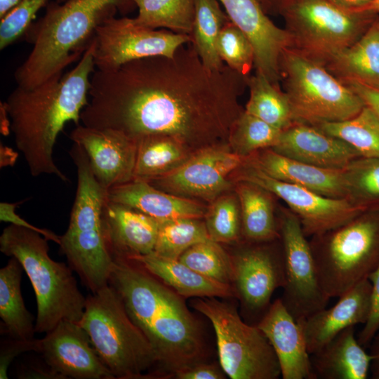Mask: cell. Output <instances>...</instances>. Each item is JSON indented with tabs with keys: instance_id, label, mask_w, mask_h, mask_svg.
Returning a JSON list of instances; mask_svg holds the SVG:
<instances>
[{
	"instance_id": "27",
	"label": "cell",
	"mask_w": 379,
	"mask_h": 379,
	"mask_svg": "<svg viewBox=\"0 0 379 379\" xmlns=\"http://www.w3.org/2000/svg\"><path fill=\"white\" fill-rule=\"evenodd\" d=\"M133 260L159 279L182 297L229 298L235 295L231 284H222L195 272L178 259L154 252L126 258Z\"/></svg>"
},
{
	"instance_id": "39",
	"label": "cell",
	"mask_w": 379,
	"mask_h": 379,
	"mask_svg": "<svg viewBox=\"0 0 379 379\" xmlns=\"http://www.w3.org/2000/svg\"><path fill=\"white\" fill-rule=\"evenodd\" d=\"M211 240L218 243L237 241L241 230V211L237 194L226 192L210 203L204 215Z\"/></svg>"
},
{
	"instance_id": "9",
	"label": "cell",
	"mask_w": 379,
	"mask_h": 379,
	"mask_svg": "<svg viewBox=\"0 0 379 379\" xmlns=\"http://www.w3.org/2000/svg\"><path fill=\"white\" fill-rule=\"evenodd\" d=\"M280 73L295 123L315 126L343 121L365 106L361 98L324 65L293 48L283 51Z\"/></svg>"
},
{
	"instance_id": "35",
	"label": "cell",
	"mask_w": 379,
	"mask_h": 379,
	"mask_svg": "<svg viewBox=\"0 0 379 379\" xmlns=\"http://www.w3.org/2000/svg\"><path fill=\"white\" fill-rule=\"evenodd\" d=\"M315 127L344 140L361 157L379 158V117L366 105L348 120L322 123Z\"/></svg>"
},
{
	"instance_id": "21",
	"label": "cell",
	"mask_w": 379,
	"mask_h": 379,
	"mask_svg": "<svg viewBox=\"0 0 379 379\" xmlns=\"http://www.w3.org/2000/svg\"><path fill=\"white\" fill-rule=\"evenodd\" d=\"M271 149L288 158L330 169L345 168L361 157L344 140L301 123L282 131Z\"/></svg>"
},
{
	"instance_id": "33",
	"label": "cell",
	"mask_w": 379,
	"mask_h": 379,
	"mask_svg": "<svg viewBox=\"0 0 379 379\" xmlns=\"http://www.w3.org/2000/svg\"><path fill=\"white\" fill-rule=\"evenodd\" d=\"M246 82L250 93L246 112L281 131L296 124L288 96L279 86L258 72L247 77Z\"/></svg>"
},
{
	"instance_id": "11",
	"label": "cell",
	"mask_w": 379,
	"mask_h": 379,
	"mask_svg": "<svg viewBox=\"0 0 379 379\" xmlns=\"http://www.w3.org/2000/svg\"><path fill=\"white\" fill-rule=\"evenodd\" d=\"M193 307L215 331L219 361L232 379H276L281 370L269 340L258 327L244 321L232 305L215 297L197 298Z\"/></svg>"
},
{
	"instance_id": "38",
	"label": "cell",
	"mask_w": 379,
	"mask_h": 379,
	"mask_svg": "<svg viewBox=\"0 0 379 379\" xmlns=\"http://www.w3.org/2000/svg\"><path fill=\"white\" fill-rule=\"evenodd\" d=\"M178 260L201 275L215 281L234 283L232 258L220 243L211 239L196 244L186 250Z\"/></svg>"
},
{
	"instance_id": "47",
	"label": "cell",
	"mask_w": 379,
	"mask_h": 379,
	"mask_svg": "<svg viewBox=\"0 0 379 379\" xmlns=\"http://www.w3.org/2000/svg\"><path fill=\"white\" fill-rule=\"evenodd\" d=\"M178 379H222L223 374L217 367L201 362L174 373Z\"/></svg>"
},
{
	"instance_id": "34",
	"label": "cell",
	"mask_w": 379,
	"mask_h": 379,
	"mask_svg": "<svg viewBox=\"0 0 379 379\" xmlns=\"http://www.w3.org/2000/svg\"><path fill=\"white\" fill-rule=\"evenodd\" d=\"M138 8V24L151 29L164 28L191 36L195 17V0H131Z\"/></svg>"
},
{
	"instance_id": "20",
	"label": "cell",
	"mask_w": 379,
	"mask_h": 379,
	"mask_svg": "<svg viewBox=\"0 0 379 379\" xmlns=\"http://www.w3.org/2000/svg\"><path fill=\"white\" fill-rule=\"evenodd\" d=\"M257 326L276 354L283 379H317L302 326L281 298L270 305Z\"/></svg>"
},
{
	"instance_id": "30",
	"label": "cell",
	"mask_w": 379,
	"mask_h": 379,
	"mask_svg": "<svg viewBox=\"0 0 379 379\" xmlns=\"http://www.w3.org/2000/svg\"><path fill=\"white\" fill-rule=\"evenodd\" d=\"M241 218V230L251 242H267L280 238L271 194L251 182H234Z\"/></svg>"
},
{
	"instance_id": "16",
	"label": "cell",
	"mask_w": 379,
	"mask_h": 379,
	"mask_svg": "<svg viewBox=\"0 0 379 379\" xmlns=\"http://www.w3.org/2000/svg\"><path fill=\"white\" fill-rule=\"evenodd\" d=\"M37 353L63 379H115L78 323L60 321L39 339Z\"/></svg>"
},
{
	"instance_id": "17",
	"label": "cell",
	"mask_w": 379,
	"mask_h": 379,
	"mask_svg": "<svg viewBox=\"0 0 379 379\" xmlns=\"http://www.w3.org/2000/svg\"><path fill=\"white\" fill-rule=\"evenodd\" d=\"M84 148L93 173L107 190L132 180L138 141L123 132L77 125L69 135Z\"/></svg>"
},
{
	"instance_id": "14",
	"label": "cell",
	"mask_w": 379,
	"mask_h": 379,
	"mask_svg": "<svg viewBox=\"0 0 379 379\" xmlns=\"http://www.w3.org/2000/svg\"><path fill=\"white\" fill-rule=\"evenodd\" d=\"M95 41V65L106 70L143 58L172 57L192 37L142 26L134 18L112 17L97 27Z\"/></svg>"
},
{
	"instance_id": "22",
	"label": "cell",
	"mask_w": 379,
	"mask_h": 379,
	"mask_svg": "<svg viewBox=\"0 0 379 379\" xmlns=\"http://www.w3.org/2000/svg\"><path fill=\"white\" fill-rule=\"evenodd\" d=\"M371 283L365 279L338 298L331 307H325L298 322L310 355L346 328L365 324L371 313Z\"/></svg>"
},
{
	"instance_id": "48",
	"label": "cell",
	"mask_w": 379,
	"mask_h": 379,
	"mask_svg": "<svg viewBox=\"0 0 379 379\" xmlns=\"http://www.w3.org/2000/svg\"><path fill=\"white\" fill-rule=\"evenodd\" d=\"M18 378L24 379H63L45 361L43 364L29 365L24 368L18 374Z\"/></svg>"
},
{
	"instance_id": "52",
	"label": "cell",
	"mask_w": 379,
	"mask_h": 379,
	"mask_svg": "<svg viewBox=\"0 0 379 379\" xmlns=\"http://www.w3.org/2000/svg\"><path fill=\"white\" fill-rule=\"evenodd\" d=\"M350 11L354 13L371 15L379 13V0H372L364 6Z\"/></svg>"
},
{
	"instance_id": "2",
	"label": "cell",
	"mask_w": 379,
	"mask_h": 379,
	"mask_svg": "<svg viewBox=\"0 0 379 379\" xmlns=\"http://www.w3.org/2000/svg\"><path fill=\"white\" fill-rule=\"evenodd\" d=\"M95 46L94 39L69 72L31 88L18 86L3 104L15 145L34 177L51 175L69 181L54 161L53 149L67 122L79 125L88 102L91 77L95 70Z\"/></svg>"
},
{
	"instance_id": "15",
	"label": "cell",
	"mask_w": 379,
	"mask_h": 379,
	"mask_svg": "<svg viewBox=\"0 0 379 379\" xmlns=\"http://www.w3.org/2000/svg\"><path fill=\"white\" fill-rule=\"evenodd\" d=\"M246 159L227 143L216 145L194 152L173 171L146 181L168 193L211 203L234 187L231 175Z\"/></svg>"
},
{
	"instance_id": "49",
	"label": "cell",
	"mask_w": 379,
	"mask_h": 379,
	"mask_svg": "<svg viewBox=\"0 0 379 379\" xmlns=\"http://www.w3.org/2000/svg\"><path fill=\"white\" fill-rule=\"evenodd\" d=\"M370 347V354L372 356L370 371L373 378L379 379V332L373 339Z\"/></svg>"
},
{
	"instance_id": "45",
	"label": "cell",
	"mask_w": 379,
	"mask_h": 379,
	"mask_svg": "<svg viewBox=\"0 0 379 379\" xmlns=\"http://www.w3.org/2000/svg\"><path fill=\"white\" fill-rule=\"evenodd\" d=\"M22 202H18L15 204H10L6 202H1L0 204V220L1 221L11 222L18 226L29 228L40 233L42 236L46 237L49 241H53L57 244H60V236L56 234L53 232L47 230L35 227L25 219L20 218L15 213V208L19 204Z\"/></svg>"
},
{
	"instance_id": "12",
	"label": "cell",
	"mask_w": 379,
	"mask_h": 379,
	"mask_svg": "<svg viewBox=\"0 0 379 379\" xmlns=\"http://www.w3.org/2000/svg\"><path fill=\"white\" fill-rule=\"evenodd\" d=\"M234 182L253 183L276 195L299 218L306 237L317 236L338 228L369 211L347 199L323 196L305 187L276 179L246 161L231 175Z\"/></svg>"
},
{
	"instance_id": "29",
	"label": "cell",
	"mask_w": 379,
	"mask_h": 379,
	"mask_svg": "<svg viewBox=\"0 0 379 379\" xmlns=\"http://www.w3.org/2000/svg\"><path fill=\"white\" fill-rule=\"evenodd\" d=\"M22 267L10 257L0 270L1 333L7 337L29 340L34 339V317L27 310L21 293Z\"/></svg>"
},
{
	"instance_id": "24",
	"label": "cell",
	"mask_w": 379,
	"mask_h": 379,
	"mask_svg": "<svg viewBox=\"0 0 379 379\" xmlns=\"http://www.w3.org/2000/svg\"><path fill=\"white\" fill-rule=\"evenodd\" d=\"M102 224L106 245L112 258L154 252L159 225L157 220L107 199Z\"/></svg>"
},
{
	"instance_id": "43",
	"label": "cell",
	"mask_w": 379,
	"mask_h": 379,
	"mask_svg": "<svg viewBox=\"0 0 379 379\" xmlns=\"http://www.w3.org/2000/svg\"><path fill=\"white\" fill-rule=\"evenodd\" d=\"M38 350L39 339L25 340L6 336L1 340L0 343V379L8 378V368L18 355L31 351L37 352Z\"/></svg>"
},
{
	"instance_id": "28",
	"label": "cell",
	"mask_w": 379,
	"mask_h": 379,
	"mask_svg": "<svg viewBox=\"0 0 379 379\" xmlns=\"http://www.w3.org/2000/svg\"><path fill=\"white\" fill-rule=\"evenodd\" d=\"M324 66L340 80L353 79L379 87V20Z\"/></svg>"
},
{
	"instance_id": "8",
	"label": "cell",
	"mask_w": 379,
	"mask_h": 379,
	"mask_svg": "<svg viewBox=\"0 0 379 379\" xmlns=\"http://www.w3.org/2000/svg\"><path fill=\"white\" fill-rule=\"evenodd\" d=\"M313 237L310 245L317 277L328 298H339L368 279L379 265V209Z\"/></svg>"
},
{
	"instance_id": "19",
	"label": "cell",
	"mask_w": 379,
	"mask_h": 379,
	"mask_svg": "<svg viewBox=\"0 0 379 379\" xmlns=\"http://www.w3.org/2000/svg\"><path fill=\"white\" fill-rule=\"evenodd\" d=\"M234 283L244 307L265 315L274 291L285 283L283 246L280 251L262 246H248L233 258Z\"/></svg>"
},
{
	"instance_id": "36",
	"label": "cell",
	"mask_w": 379,
	"mask_h": 379,
	"mask_svg": "<svg viewBox=\"0 0 379 379\" xmlns=\"http://www.w3.org/2000/svg\"><path fill=\"white\" fill-rule=\"evenodd\" d=\"M158 237L154 252L178 259L193 245L210 239L204 221L180 218L159 221Z\"/></svg>"
},
{
	"instance_id": "54",
	"label": "cell",
	"mask_w": 379,
	"mask_h": 379,
	"mask_svg": "<svg viewBox=\"0 0 379 379\" xmlns=\"http://www.w3.org/2000/svg\"><path fill=\"white\" fill-rule=\"evenodd\" d=\"M20 0H0V18L15 6Z\"/></svg>"
},
{
	"instance_id": "51",
	"label": "cell",
	"mask_w": 379,
	"mask_h": 379,
	"mask_svg": "<svg viewBox=\"0 0 379 379\" xmlns=\"http://www.w3.org/2000/svg\"><path fill=\"white\" fill-rule=\"evenodd\" d=\"M329 1L348 10H353L365 6L372 0H328Z\"/></svg>"
},
{
	"instance_id": "53",
	"label": "cell",
	"mask_w": 379,
	"mask_h": 379,
	"mask_svg": "<svg viewBox=\"0 0 379 379\" xmlns=\"http://www.w3.org/2000/svg\"><path fill=\"white\" fill-rule=\"evenodd\" d=\"M265 13L267 14L269 12L274 11H279L281 5L286 0H258Z\"/></svg>"
},
{
	"instance_id": "4",
	"label": "cell",
	"mask_w": 379,
	"mask_h": 379,
	"mask_svg": "<svg viewBox=\"0 0 379 379\" xmlns=\"http://www.w3.org/2000/svg\"><path fill=\"white\" fill-rule=\"evenodd\" d=\"M131 0H67L51 3L44 15L28 29L33 48L15 72L18 86L31 88L63 74L82 57L96 29L116 13L134 6Z\"/></svg>"
},
{
	"instance_id": "40",
	"label": "cell",
	"mask_w": 379,
	"mask_h": 379,
	"mask_svg": "<svg viewBox=\"0 0 379 379\" xmlns=\"http://www.w3.org/2000/svg\"><path fill=\"white\" fill-rule=\"evenodd\" d=\"M345 172L352 201L368 210L379 209V158L360 157Z\"/></svg>"
},
{
	"instance_id": "25",
	"label": "cell",
	"mask_w": 379,
	"mask_h": 379,
	"mask_svg": "<svg viewBox=\"0 0 379 379\" xmlns=\"http://www.w3.org/2000/svg\"><path fill=\"white\" fill-rule=\"evenodd\" d=\"M107 199L131 207L158 221L201 219L207 210L197 200L168 193L138 178L107 190Z\"/></svg>"
},
{
	"instance_id": "10",
	"label": "cell",
	"mask_w": 379,
	"mask_h": 379,
	"mask_svg": "<svg viewBox=\"0 0 379 379\" xmlns=\"http://www.w3.org/2000/svg\"><path fill=\"white\" fill-rule=\"evenodd\" d=\"M295 50L324 65L355 43L371 26V14L328 0H286L279 11Z\"/></svg>"
},
{
	"instance_id": "55",
	"label": "cell",
	"mask_w": 379,
	"mask_h": 379,
	"mask_svg": "<svg viewBox=\"0 0 379 379\" xmlns=\"http://www.w3.org/2000/svg\"><path fill=\"white\" fill-rule=\"evenodd\" d=\"M66 1H67V0H56V1H57L58 3H60V4L63 3V2Z\"/></svg>"
},
{
	"instance_id": "18",
	"label": "cell",
	"mask_w": 379,
	"mask_h": 379,
	"mask_svg": "<svg viewBox=\"0 0 379 379\" xmlns=\"http://www.w3.org/2000/svg\"><path fill=\"white\" fill-rule=\"evenodd\" d=\"M218 1L222 4L230 20L252 43L255 72L279 86L281 56L286 48L292 46L288 32L270 20L258 0Z\"/></svg>"
},
{
	"instance_id": "1",
	"label": "cell",
	"mask_w": 379,
	"mask_h": 379,
	"mask_svg": "<svg viewBox=\"0 0 379 379\" xmlns=\"http://www.w3.org/2000/svg\"><path fill=\"white\" fill-rule=\"evenodd\" d=\"M246 79L226 65L218 71L208 69L188 43L172 57L152 56L95 69L80 121L136 140L168 136L194 153L227 143L232 126L244 111L239 98Z\"/></svg>"
},
{
	"instance_id": "42",
	"label": "cell",
	"mask_w": 379,
	"mask_h": 379,
	"mask_svg": "<svg viewBox=\"0 0 379 379\" xmlns=\"http://www.w3.org/2000/svg\"><path fill=\"white\" fill-rule=\"evenodd\" d=\"M48 0H20L0 21V49L3 50L20 37L32 25L38 11Z\"/></svg>"
},
{
	"instance_id": "23",
	"label": "cell",
	"mask_w": 379,
	"mask_h": 379,
	"mask_svg": "<svg viewBox=\"0 0 379 379\" xmlns=\"http://www.w3.org/2000/svg\"><path fill=\"white\" fill-rule=\"evenodd\" d=\"M248 158L276 179L305 187L325 197L352 201L345 168L318 167L283 156L271 148L259 150Z\"/></svg>"
},
{
	"instance_id": "5",
	"label": "cell",
	"mask_w": 379,
	"mask_h": 379,
	"mask_svg": "<svg viewBox=\"0 0 379 379\" xmlns=\"http://www.w3.org/2000/svg\"><path fill=\"white\" fill-rule=\"evenodd\" d=\"M48 241L34 230L13 224L0 236L1 252L19 261L33 287L38 333L51 331L62 321L78 323L86 300L70 267L50 257Z\"/></svg>"
},
{
	"instance_id": "7",
	"label": "cell",
	"mask_w": 379,
	"mask_h": 379,
	"mask_svg": "<svg viewBox=\"0 0 379 379\" xmlns=\"http://www.w3.org/2000/svg\"><path fill=\"white\" fill-rule=\"evenodd\" d=\"M78 324L115 379L157 376L152 347L128 314L117 291L109 284L86 297Z\"/></svg>"
},
{
	"instance_id": "32",
	"label": "cell",
	"mask_w": 379,
	"mask_h": 379,
	"mask_svg": "<svg viewBox=\"0 0 379 379\" xmlns=\"http://www.w3.org/2000/svg\"><path fill=\"white\" fill-rule=\"evenodd\" d=\"M218 0H195V17L191 34L192 44L204 65L218 71L225 64L218 50L220 34L230 20Z\"/></svg>"
},
{
	"instance_id": "37",
	"label": "cell",
	"mask_w": 379,
	"mask_h": 379,
	"mask_svg": "<svg viewBox=\"0 0 379 379\" xmlns=\"http://www.w3.org/2000/svg\"><path fill=\"white\" fill-rule=\"evenodd\" d=\"M281 131L244 110L232 126L227 144L234 153L248 157L272 147Z\"/></svg>"
},
{
	"instance_id": "41",
	"label": "cell",
	"mask_w": 379,
	"mask_h": 379,
	"mask_svg": "<svg viewBox=\"0 0 379 379\" xmlns=\"http://www.w3.org/2000/svg\"><path fill=\"white\" fill-rule=\"evenodd\" d=\"M222 62L241 75L248 77L255 63V51L246 35L230 20L221 30L218 43Z\"/></svg>"
},
{
	"instance_id": "13",
	"label": "cell",
	"mask_w": 379,
	"mask_h": 379,
	"mask_svg": "<svg viewBox=\"0 0 379 379\" xmlns=\"http://www.w3.org/2000/svg\"><path fill=\"white\" fill-rule=\"evenodd\" d=\"M279 229L285 270L281 299L292 317L300 322L325 308L330 298L319 282L310 242L299 218L292 211H284Z\"/></svg>"
},
{
	"instance_id": "46",
	"label": "cell",
	"mask_w": 379,
	"mask_h": 379,
	"mask_svg": "<svg viewBox=\"0 0 379 379\" xmlns=\"http://www.w3.org/2000/svg\"><path fill=\"white\" fill-rule=\"evenodd\" d=\"M340 81L354 91L361 98L365 105L370 107L379 117V87L353 79Z\"/></svg>"
},
{
	"instance_id": "44",
	"label": "cell",
	"mask_w": 379,
	"mask_h": 379,
	"mask_svg": "<svg viewBox=\"0 0 379 379\" xmlns=\"http://www.w3.org/2000/svg\"><path fill=\"white\" fill-rule=\"evenodd\" d=\"M372 286L371 310L368 319L357 335L359 343L364 347L370 346L379 332V265L368 277Z\"/></svg>"
},
{
	"instance_id": "6",
	"label": "cell",
	"mask_w": 379,
	"mask_h": 379,
	"mask_svg": "<svg viewBox=\"0 0 379 379\" xmlns=\"http://www.w3.org/2000/svg\"><path fill=\"white\" fill-rule=\"evenodd\" d=\"M69 155L77 168V187L69 225L60 236L59 246L68 265L93 293L108 284L113 264L102 224L107 190L95 178L82 147L74 143Z\"/></svg>"
},
{
	"instance_id": "31",
	"label": "cell",
	"mask_w": 379,
	"mask_h": 379,
	"mask_svg": "<svg viewBox=\"0 0 379 379\" xmlns=\"http://www.w3.org/2000/svg\"><path fill=\"white\" fill-rule=\"evenodd\" d=\"M137 141L134 178L148 180L164 175L194 154L177 140L165 135H149Z\"/></svg>"
},
{
	"instance_id": "3",
	"label": "cell",
	"mask_w": 379,
	"mask_h": 379,
	"mask_svg": "<svg viewBox=\"0 0 379 379\" xmlns=\"http://www.w3.org/2000/svg\"><path fill=\"white\" fill-rule=\"evenodd\" d=\"M108 284L149 342L157 367L173 374L200 362L199 326L180 295L138 262L113 258Z\"/></svg>"
},
{
	"instance_id": "50",
	"label": "cell",
	"mask_w": 379,
	"mask_h": 379,
	"mask_svg": "<svg viewBox=\"0 0 379 379\" xmlns=\"http://www.w3.org/2000/svg\"><path fill=\"white\" fill-rule=\"evenodd\" d=\"M18 154L11 148L1 145V167L13 165L16 160Z\"/></svg>"
},
{
	"instance_id": "26",
	"label": "cell",
	"mask_w": 379,
	"mask_h": 379,
	"mask_svg": "<svg viewBox=\"0 0 379 379\" xmlns=\"http://www.w3.org/2000/svg\"><path fill=\"white\" fill-rule=\"evenodd\" d=\"M316 378L366 379L372 362L355 336L354 326L339 333L322 348L311 354Z\"/></svg>"
}]
</instances>
